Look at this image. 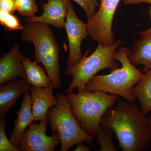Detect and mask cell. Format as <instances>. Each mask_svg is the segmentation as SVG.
Masks as SVG:
<instances>
[{
  "mask_svg": "<svg viewBox=\"0 0 151 151\" xmlns=\"http://www.w3.org/2000/svg\"><path fill=\"white\" fill-rule=\"evenodd\" d=\"M123 43L122 41L117 40L110 45L98 44L92 54L87 56L89 51H86L78 63L73 66H68L65 74L72 76V80L65 93L73 92L76 88L78 89V92L82 91L89 80L101 70L119 68V63L114 59V55Z\"/></svg>",
  "mask_w": 151,
  "mask_h": 151,
  "instance_id": "5",
  "label": "cell"
},
{
  "mask_svg": "<svg viewBox=\"0 0 151 151\" xmlns=\"http://www.w3.org/2000/svg\"><path fill=\"white\" fill-rule=\"evenodd\" d=\"M124 4L128 5H134L141 3H147L150 4L151 0H124Z\"/></svg>",
  "mask_w": 151,
  "mask_h": 151,
  "instance_id": "24",
  "label": "cell"
},
{
  "mask_svg": "<svg viewBox=\"0 0 151 151\" xmlns=\"http://www.w3.org/2000/svg\"><path fill=\"white\" fill-rule=\"evenodd\" d=\"M134 102L119 99L105 112L100 125L113 130L124 151H145L151 143L148 118Z\"/></svg>",
  "mask_w": 151,
  "mask_h": 151,
  "instance_id": "1",
  "label": "cell"
},
{
  "mask_svg": "<svg viewBox=\"0 0 151 151\" xmlns=\"http://www.w3.org/2000/svg\"><path fill=\"white\" fill-rule=\"evenodd\" d=\"M114 132L110 128L100 125L96 132L98 144L100 146V151H117L118 148L113 143L112 136Z\"/></svg>",
  "mask_w": 151,
  "mask_h": 151,
  "instance_id": "18",
  "label": "cell"
},
{
  "mask_svg": "<svg viewBox=\"0 0 151 151\" xmlns=\"http://www.w3.org/2000/svg\"><path fill=\"white\" fill-rule=\"evenodd\" d=\"M17 118L14 122V127L10 137V141L15 147L19 144L23 134L27 128L33 124L32 102L29 92L25 93L21 106L17 111Z\"/></svg>",
  "mask_w": 151,
  "mask_h": 151,
  "instance_id": "14",
  "label": "cell"
},
{
  "mask_svg": "<svg viewBox=\"0 0 151 151\" xmlns=\"http://www.w3.org/2000/svg\"><path fill=\"white\" fill-rule=\"evenodd\" d=\"M48 122L47 119L30 125L17 147L19 151H54L61 142L57 132L52 136L46 135Z\"/></svg>",
  "mask_w": 151,
  "mask_h": 151,
  "instance_id": "8",
  "label": "cell"
},
{
  "mask_svg": "<svg viewBox=\"0 0 151 151\" xmlns=\"http://www.w3.org/2000/svg\"><path fill=\"white\" fill-rule=\"evenodd\" d=\"M121 0H100L99 9L86 23L88 35L92 40L103 45L114 43L112 29L114 15Z\"/></svg>",
  "mask_w": 151,
  "mask_h": 151,
  "instance_id": "7",
  "label": "cell"
},
{
  "mask_svg": "<svg viewBox=\"0 0 151 151\" xmlns=\"http://www.w3.org/2000/svg\"><path fill=\"white\" fill-rule=\"evenodd\" d=\"M83 9L87 20L90 19L96 12L97 8L99 7L100 3L98 0H72Z\"/></svg>",
  "mask_w": 151,
  "mask_h": 151,
  "instance_id": "22",
  "label": "cell"
},
{
  "mask_svg": "<svg viewBox=\"0 0 151 151\" xmlns=\"http://www.w3.org/2000/svg\"><path fill=\"white\" fill-rule=\"evenodd\" d=\"M71 111L81 128L94 137L102 118L111 106L115 105L119 96L98 90L83 89L66 95Z\"/></svg>",
  "mask_w": 151,
  "mask_h": 151,
  "instance_id": "3",
  "label": "cell"
},
{
  "mask_svg": "<svg viewBox=\"0 0 151 151\" xmlns=\"http://www.w3.org/2000/svg\"><path fill=\"white\" fill-rule=\"evenodd\" d=\"M17 10L20 14L26 17H31L38 11L36 0H15Z\"/></svg>",
  "mask_w": 151,
  "mask_h": 151,
  "instance_id": "20",
  "label": "cell"
},
{
  "mask_svg": "<svg viewBox=\"0 0 151 151\" xmlns=\"http://www.w3.org/2000/svg\"><path fill=\"white\" fill-rule=\"evenodd\" d=\"M22 63L25 70L26 79L30 85L40 88L52 85L51 79L47 74L45 68L38 65L37 61H31L29 58L25 56Z\"/></svg>",
  "mask_w": 151,
  "mask_h": 151,
  "instance_id": "16",
  "label": "cell"
},
{
  "mask_svg": "<svg viewBox=\"0 0 151 151\" xmlns=\"http://www.w3.org/2000/svg\"><path fill=\"white\" fill-rule=\"evenodd\" d=\"M31 85L25 78L6 82L0 86V119H5L7 113L15 105L19 97L29 92Z\"/></svg>",
  "mask_w": 151,
  "mask_h": 151,
  "instance_id": "13",
  "label": "cell"
},
{
  "mask_svg": "<svg viewBox=\"0 0 151 151\" xmlns=\"http://www.w3.org/2000/svg\"><path fill=\"white\" fill-rule=\"evenodd\" d=\"M58 103L49 110L48 122L52 134L58 133L60 142V151H67L81 142L91 144L94 137L88 134L81 128L71 111V106L66 96L58 93Z\"/></svg>",
  "mask_w": 151,
  "mask_h": 151,
  "instance_id": "6",
  "label": "cell"
},
{
  "mask_svg": "<svg viewBox=\"0 0 151 151\" xmlns=\"http://www.w3.org/2000/svg\"><path fill=\"white\" fill-rule=\"evenodd\" d=\"M0 10L14 14L17 11L15 0H0Z\"/></svg>",
  "mask_w": 151,
  "mask_h": 151,
  "instance_id": "23",
  "label": "cell"
},
{
  "mask_svg": "<svg viewBox=\"0 0 151 151\" xmlns=\"http://www.w3.org/2000/svg\"><path fill=\"white\" fill-rule=\"evenodd\" d=\"M132 94L139 100L140 110L145 115L151 111V68L145 72L140 81L132 89Z\"/></svg>",
  "mask_w": 151,
  "mask_h": 151,
  "instance_id": "17",
  "label": "cell"
},
{
  "mask_svg": "<svg viewBox=\"0 0 151 151\" xmlns=\"http://www.w3.org/2000/svg\"><path fill=\"white\" fill-rule=\"evenodd\" d=\"M64 28L67 34L69 47L66 65L73 66L83 58L84 55L81 51V43L89 35L86 23L78 18L71 3L68 7Z\"/></svg>",
  "mask_w": 151,
  "mask_h": 151,
  "instance_id": "9",
  "label": "cell"
},
{
  "mask_svg": "<svg viewBox=\"0 0 151 151\" xmlns=\"http://www.w3.org/2000/svg\"><path fill=\"white\" fill-rule=\"evenodd\" d=\"M129 59L136 66L142 65L146 72L151 68V36L141 38L133 43Z\"/></svg>",
  "mask_w": 151,
  "mask_h": 151,
  "instance_id": "15",
  "label": "cell"
},
{
  "mask_svg": "<svg viewBox=\"0 0 151 151\" xmlns=\"http://www.w3.org/2000/svg\"><path fill=\"white\" fill-rule=\"evenodd\" d=\"M0 24L6 30L10 31L22 30L24 28V25L20 23L17 17L5 11L0 10Z\"/></svg>",
  "mask_w": 151,
  "mask_h": 151,
  "instance_id": "19",
  "label": "cell"
},
{
  "mask_svg": "<svg viewBox=\"0 0 151 151\" xmlns=\"http://www.w3.org/2000/svg\"><path fill=\"white\" fill-rule=\"evenodd\" d=\"M23 25L22 39L33 44L36 61L43 65L54 89L60 88L59 46L49 26L36 22Z\"/></svg>",
  "mask_w": 151,
  "mask_h": 151,
  "instance_id": "4",
  "label": "cell"
},
{
  "mask_svg": "<svg viewBox=\"0 0 151 151\" xmlns=\"http://www.w3.org/2000/svg\"><path fill=\"white\" fill-rule=\"evenodd\" d=\"M149 13H150V15L151 18V5L150 7ZM138 33H139V35L140 36L141 38L151 36V26L147 29L139 32Z\"/></svg>",
  "mask_w": 151,
  "mask_h": 151,
  "instance_id": "26",
  "label": "cell"
},
{
  "mask_svg": "<svg viewBox=\"0 0 151 151\" xmlns=\"http://www.w3.org/2000/svg\"><path fill=\"white\" fill-rule=\"evenodd\" d=\"M130 52L129 50L125 47L116 50L114 59L121 63L122 67L113 70L109 74L94 76L84 89L100 90L121 96L127 102H135L137 98L132 94V89L142 79L144 74L130 61Z\"/></svg>",
  "mask_w": 151,
  "mask_h": 151,
  "instance_id": "2",
  "label": "cell"
},
{
  "mask_svg": "<svg viewBox=\"0 0 151 151\" xmlns=\"http://www.w3.org/2000/svg\"><path fill=\"white\" fill-rule=\"evenodd\" d=\"M54 89L52 85L44 88L33 86L31 87L29 92L34 122L48 119L49 110L58 104L57 97L53 95Z\"/></svg>",
  "mask_w": 151,
  "mask_h": 151,
  "instance_id": "12",
  "label": "cell"
},
{
  "mask_svg": "<svg viewBox=\"0 0 151 151\" xmlns=\"http://www.w3.org/2000/svg\"><path fill=\"white\" fill-rule=\"evenodd\" d=\"M71 0H49L46 4H40L43 10L40 16L25 17L24 22H40L51 25L60 29L65 27L68 7Z\"/></svg>",
  "mask_w": 151,
  "mask_h": 151,
  "instance_id": "10",
  "label": "cell"
},
{
  "mask_svg": "<svg viewBox=\"0 0 151 151\" xmlns=\"http://www.w3.org/2000/svg\"><path fill=\"white\" fill-rule=\"evenodd\" d=\"M25 56L22 54L19 44H15L9 52L0 58V85L17 80L19 77L25 78V70L22 63Z\"/></svg>",
  "mask_w": 151,
  "mask_h": 151,
  "instance_id": "11",
  "label": "cell"
},
{
  "mask_svg": "<svg viewBox=\"0 0 151 151\" xmlns=\"http://www.w3.org/2000/svg\"><path fill=\"white\" fill-rule=\"evenodd\" d=\"M84 142H81L77 144V146L75 150H73L74 151H89L91 150L90 147L88 146L85 145H84Z\"/></svg>",
  "mask_w": 151,
  "mask_h": 151,
  "instance_id": "25",
  "label": "cell"
},
{
  "mask_svg": "<svg viewBox=\"0 0 151 151\" xmlns=\"http://www.w3.org/2000/svg\"><path fill=\"white\" fill-rule=\"evenodd\" d=\"M47 1H49V0H47Z\"/></svg>",
  "mask_w": 151,
  "mask_h": 151,
  "instance_id": "28",
  "label": "cell"
},
{
  "mask_svg": "<svg viewBox=\"0 0 151 151\" xmlns=\"http://www.w3.org/2000/svg\"><path fill=\"white\" fill-rule=\"evenodd\" d=\"M149 120H150V127L151 131V115L150 117H149Z\"/></svg>",
  "mask_w": 151,
  "mask_h": 151,
  "instance_id": "27",
  "label": "cell"
},
{
  "mask_svg": "<svg viewBox=\"0 0 151 151\" xmlns=\"http://www.w3.org/2000/svg\"><path fill=\"white\" fill-rule=\"evenodd\" d=\"M5 119H0V151H19L9 140L6 134Z\"/></svg>",
  "mask_w": 151,
  "mask_h": 151,
  "instance_id": "21",
  "label": "cell"
}]
</instances>
